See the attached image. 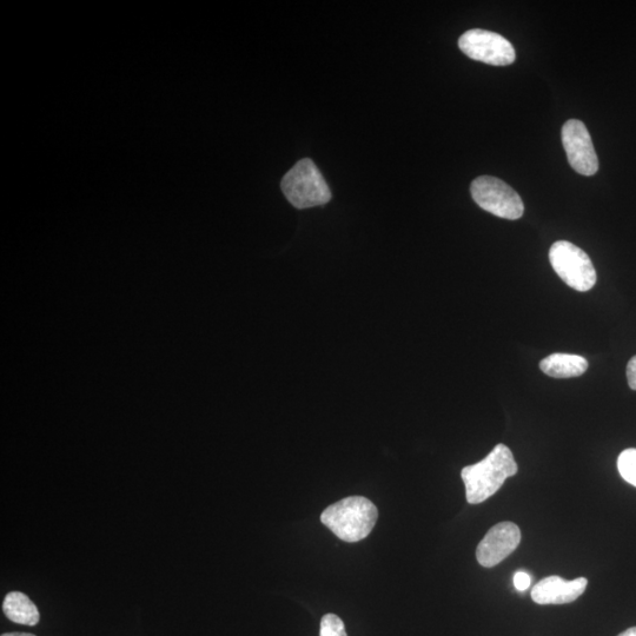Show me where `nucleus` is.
Returning <instances> with one entry per match:
<instances>
[{
  "label": "nucleus",
  "instance_id": "nucleus-1",
  "mask_svg": "<svg viewBox=\"0 0 636 636\" xmlns=\"http://www.w3.org/2000/svg\"><path fill=\"white\" fill-rule=\"evenodd\" d=\"M519 472L512 450L498 445L486 459L476 465L462 469L461 476L466 486L467 501L479 505L499 492L503 483Z\"/></svg>",
  "mask_w": 636,
  "mask_h": 636
},
{
  "label": "nucleus",
  "instance_id": "nucleus-2",
  "mask_svg": "<svg viewBox=\"0 0 636 636\" xmlns=\"http://www.w3.org/2000/svg\"><path fill=\"white\" fill-rule=\"evenodd\" d=\"M379 510L362 496H350L329 506L321 515L324 526L337 538L349 542L366 539L374 529Z\"/></svg>",
  "mask_w": 636,
  "mask_h": 636
},
{
  "label": "nucleus",
  "instance_id": "nucleus-3",
  "mask_svg": "<svg viewBox=\"0 0 636 636\" xmlns=\"http://www.w3.org/2000/svg\"><path fill=\"white\" fill-rule=\"evenodd\" d=\"M282 190L289 203L297 209L326 204L331 191L320 170L311 159H302L282 180Z\"/></svg>",
  "mask_w": 636,
  "mask_h": 636
},
{
  "label": "nucleus",
  "instance_id": "nucleus-4",
  "mask_svg": "<svg viewBox=\"0 0 636 636\" xmlns=\"http://www.w3.org/2000/svg\"><path fill=\"white\" fill-rule=\"evenodd\" d=\"M549 261L568 287L583 293L595 286L596 271L591 258L573 243L555 242L549 250Z\"/></svg>",
  "mask_w": 636,
  "mask_h": 636
},
{
  "label": "nucleus",
  "instance_id": "nucleus-5",
  "mask_svg": "<svg viewBox=\"0 0 636 636\" xmlns=\"http://www.w3.org/2000/svg\"><path fill=\"white\" fill-rule=\"evenodd\" d=\"M470 192L480 208L505 220H519L525 212V205L518 192L499 178L492 176L476 178L470 187Z\"/></svg>",
  "mask_w": 636,
  "mask_h": 636
},
{
  "label": "nucleus",
  "instance_id": "nucleus-6",
  "mask_svg": "<svg viewBox=\"0 0 636 636\" xmlns=\"http://www.w3.org/2000/svg\"><path fill=\"white\" fill-rule=\"evenodd\" d=\"M459 48L470 59L489 65H510L516 58L512 43L492 31L474 29L463 33Z\"/></svg>",
  "mask_w": 636,
  "mask_h": 636
},
{
  "label": "nucleus",
  "instance_id": "nucleus-7",
  "mask_svg": "<svg viewBox=\"0 0 636 636\" xmlns=\"http://www.w3.org/2000/svg\"><path fill=\"white\" fill-rule=\"evenodd\" d=\"M562 143L571 167L583 176H593L599 170L591 135L578 119H571L562 128Z\"/></svg>",
  "mask_w": 636,
  "mask_h": 636
},
{
  "label": "nucleus",
  "instance_id": "nucleus-8",
  "mask_svg": "<svg viewBox=\"0 0 636 636\" xmlns=\"http://www.w3.org/2000/svg\"><path fill=\"white\" fill-rule=\"evenodd\" d=\"M520 541V528L513 522H501L490 529L479 543L476 559L486 568L498 566L519 547Z\"/></svg>",
  "mask_w": 636,
  "mask_h": 636
},
{
  "label": "nucleus",
  "instance_id": "nucleus-9",
  "mask_svg": "<svg viewBox=\"0 0 636 636\" xmlns=\"http://www.w3.org/2000/svg\"><path fill=\"white\" fill-rule=\"evenodd\" d=\"M587 579L565 580L560 576H548L533 588L532 599L538 605H565L578 600L585 593Z\"/></svg>",
  "mask_w": 636,
  "mask_h": 636
},
{
  "label": "nucleus",
  "instance_id": "nucleus-10",
  "mask_svg": "<svg viewBox=\"0 0 636 636\" xmlns=\"http://www.w3.org/2000/svg\"><path fill=\"white\" fill-rule=\"evenodd\" d=\"M540 369L554 379H571L585 374L588 362L579 355L552 354L540 362Z\"/></svg>",
  "mask_w": 636,
  "mask_h": 636
},
{
  "label": "nucleus",
  "instance_id": "nucleus-11",
  "mask_svg": "<svg viewBox=\"0 0 636 636\" xmlns=\"http://www.w3.org/2000/svg\"><path fill=\"white\" fill-rule=\"evenodd\" d=\"M3 611L6 618L19 625L36 626L41 619L37 606L28 595L21 592H11L5 596Z\"/></svg>",
  "mask_w": 636,
  "mask_h": 636
},
{
  "label": "nucleus",
  "instance_id": "nucleus-12",
  "mask_svg": "<svg viewBox=\"0 0 636 636\" xmlns=\"http://www.w3.org/2000/svg\"><path fill=\"white\" fill-rule=\"evenodd\" d=\"M618 468L624 480L636 487V449H626L620 454Z\"/></svg>",
  "mask_w": 636,
  "mask_h": 636
},
{
  "label": "nucleus",
  "instance_id": "nucleus-13",
  "mask_svg": "<svg viewBox=\"0 0 636 636\" xmlns=\"http://www.w3.org/2000/svg\"><path fill=\"white\" fill-rule=\"evenodd\" d=\"M320 636H348L340 616L324 615L321 621Z\"/></svg>",
  "mask_w": 636,
  "mask_h": 636
},
{
  "label": "nucleus",
  "instance_id": "nucleus-14",
  "mask_svg": "<svg viewBox=\"0 0 636 636\" xmlns=\"http://www.w3.org/2000/svg\"><path fill=\"white\" fill-rule=\"evenodd\" d=\"M530 576L525 572H518L514 575V586L518 591L525 592L530 587Z\"/></svg>",
  "mask_w": 636,
  "mask_h": 636
},
{
  "label": "nucleus",
  "instance_id": "nucleus-15",
  "mask_svg": "<svg viewBox=\"0 0 636 636\" xmlns=\"http://www.w3.org/2000/svg\"><path fill=\"white\" fill-rule=\"evenodd\" d=\"M627 380L629 388L636 390V355L628 362Z\"/></svg>",
  "mask_w": 636,
  "mask_h": 636
},
{
  "label": "nucleus",
  "instance_id": "nucleus-16",
  "mask_svg": "<svg viewBox=\"0 0 636 636\" xmlns=\"http://www.w3.org/2000/svg\"><path fill=\"white\" fill-rule=\"evenodd\" d=\"M618 636H636V627L629 628Z\"/></svg>",
  "mask_w": 636,
  "mask_h": 636
},
{
  "label": "nucleus",
  "instance_id": "nucleus-17",
  "mask_svg": "<svg viewBox=\"0 0 636 636\" xmlns=\"http://www.w3.org/2000/svg\"><path fill=\"white\" fill-rule=\"evenodd\" d=\"M2 636H36L30 633H5Z\"/></svg>",
  "mask_w": 636,
  "mask_h": 636
}]
</instances>
